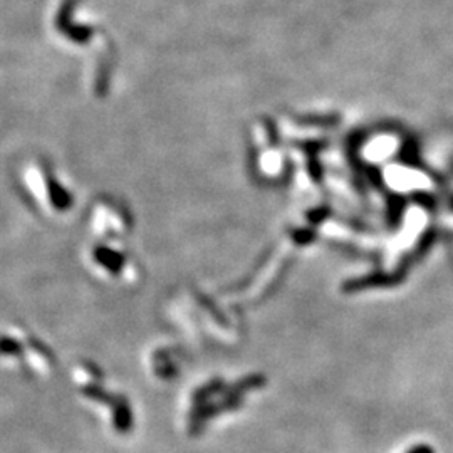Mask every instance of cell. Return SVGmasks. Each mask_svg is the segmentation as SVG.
Returning <instances> with one entry per match:
<instances>
[{"instance_id": "cell-1", "label": "cell", "mask_w": 453, "mask_h": 453, "mask_svg": "<svg viewBox=\"0 0 453 453\" xmlns=\"http://www.w3.org/2000/svg\"><path fill=\"white\" fill-rule=\"evenodd\" d=\"M22 344L9 336H0V356H21Z\"/></svg>"}]
</instances>
